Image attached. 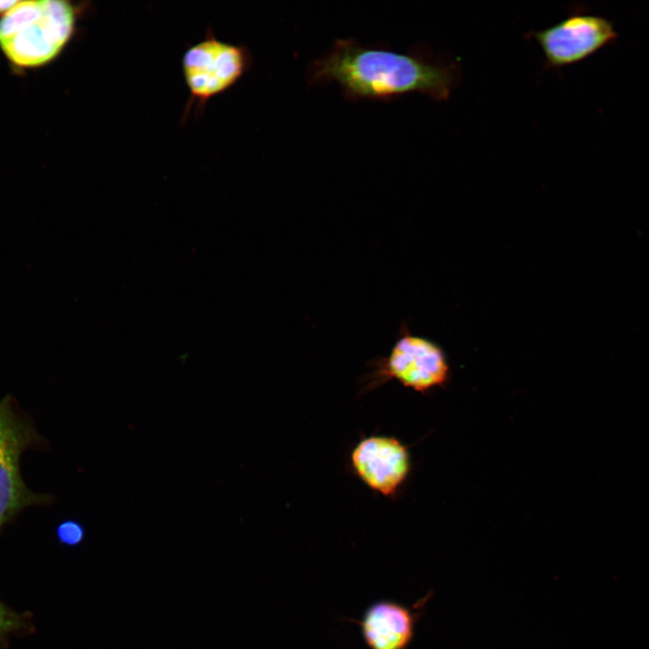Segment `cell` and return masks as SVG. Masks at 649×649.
I'll use <instances>...</instances> for the list:
<instances>
[{
	"label": "cell",
	"mask_w": 649,
	"mask_h": 649,
	"mask_svg": "<svg viewBox=\"0 0 649 649\" xmlns=\"http://www.w3.org/2000/svg\"><path fill=\"white\" fill-rule=\"evenodd\" d=\"M83 525L75 519H66L60 522L55 530V535L59 544L65 546H77L85 538Z\"/></svg>",
	"instance_id": "10"
},
{
	"label": "cell",
	"mask_w": 649,
	"mask_h": 649,
	"mask_svg": "<svg viewBox=\"0 0 649 649\" xmlns=\"http://www.w3.org/2000/svg\"><path fill=\"white\" fill-rule=\"evenodd\" d=\"M540 47L547 69L579 63L614 42L618 34L607 18L574 8L553 25L526 34Z\"/></svg>",
	"instance_id": "6"
},
{
	"label": "cell",
	"mask_w": 649,
	"mask_h": 649,
	"mask_svg": "<svg viewBox=\"0 0 649 649\" xmlns=\"http://www.w3.org/2000/svg\"><path fill=\"white\" fill-rule=\"evenodd\" d=\"M31 612H18L0 599V649H7L12 636L33 634Z\"/></svg>",
	"instance_id": "9"
},
{
	"label": "cell",
	"mask_w": 649,
	"mask_h": 649,
	"mask_svg": "<svg viewBox=\"0 0 649 649\" xmlns=\"http://www.w3.org/2000/svg\"><path fill=\"white\" fill-rule=\"evenodd\" d=\"M28 449L47 450L48 443L15 398L7 395L0 400V532L23 509L53 500L32 490L23 479L21 457Z\"/></svg>",
	"instance_id": "3"
},
{
	"label": "cell",
	"mask_w": 649,
	"mask_h": 649,
	"mask_svg": "<svg viewBox=\"0 0 649 649\" xmlns=\"http://www.w3.org/2000/svg\"><path fill=\"white\" fill-rule=\"evenodd\" d=\"M426 598L407 607L393 600H378L369 606L359 622L369 649H407L415 635L416 624Z\"/></svg>",
	"instance_id": "8"
},
{
	"label": "cell",
	"mask_w": 649,
	"mask_h": 649,
	"mask_svg": "<svg viewBox=\"0 0 649 649\" xmlns=\"http://www.w3.org/2000/svg\"><path fill=\"white\" fill-rule=\"evenodd\" d=\"M86 8L64 0L17 1L0 18V49L17 67L47 65L71 41Z\"/></svg>",
	"instance_id": "2"
},
{
	"label": "cell",
	"mask_w": 649,
	"mask_h": 649,
	"mask_svg": "<svg viewBox=\"0 0 649 649\" xmlns=\"http://www.w3.org/2000/svg\"><path fill=\"white\" fill-rule=\"evenodd\" d=\"M354 473L370 489L393 497L411 471L407 447L388 435H370L361 439L351 453Z\"/></svg>",
	"instance_id": "7"
},
{
	"label": "cell",
	"mask_w": 649,
	"mask_h": 649,
	"mask_svg": "<svg viewBox=\"0 0 649 649\" xmlns=\"http://www.w3.org/2000/svg\"><path fill=\"white\" fill-rule=\"evenodd\" d=\"M461 66L453 59L434 55L417 45L405 52L366 46L354 39H340L308 68L309 85L336 83L345 98L388 101L419 93L446 101L459 86Z\"/></svg>",
	"instance_id": "1"
},
{
	"label": "cell",
	"mask_w": 649,
	"mask_h": 649,
	"mask_svg": "<svg viewBox=\"0 0 649 649\" xmlns=\"http://www.w3.org/2000/svg\"><path fill=\"white\" fill-rule=\"evenodd\" d=\"M17 1H0V14H5Z\"/></svg>",
	"instance_id": "11"
},
{
	"label": "cell",
	"mask_w": 649,
	"mask_h": 649,
	"mask_svg": "<svg viewBox=\"0 0 649 649\" xmlns=\"http://www.w3.org/2000/svg\"><path fill=\"white\" fill-rule=\"evenodd\" d=\"M251 64L246 47L221 41L207 30L205 39L190 46L182 58L183 77L189 92L184 118L193 106L201 111L211 98L231 88Z\"/></svg>",
	"instance_id": "5"
},
{
	"label": "cell",
	"mask_w": 649,
	"mask_h": 649,
	"mask_svg": "<svg viewBox=\"0 0 649 649\" xmlns=\"http://www.w3.org/2000/svg\"><path fill=\"white\" fill-rule=\"evenodd\" d=\"M370 371L364 376V392L395 379L419 393L443 387L451 377V367L444 350L434 341L413 334L406 322L387 356L369 362Z\"/></svg>",
	"instance_id": "4"
}]
</instances>
